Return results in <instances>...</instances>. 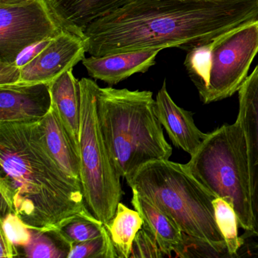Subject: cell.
Wrapping results in <instances>:
<instances>
[{
    "label": "cell",
    "mask_w": 258,
    "mask_h": 258,
    "mask_svg": "<svg viewBox=\"0 0 258 258\" xmlns=\"http://www.w3.org/2000/svg\"><path fill=\"white\" fill-rule=\"evenodd\" d=\"M160 50L137 51L92 56L82 61L89 75L110 85L118 84L137 73H145L155 64Z\"/></svg>",
    "instance_id": "4fadbf2b"
},
{
    "label": "cell",
    "mask_w": 258,
    "mask_h": 258,
    "mask_svg": "<svg viewBox=\"0 0 258 258\" xmlns=\"http://www.w3.org/2000/svg\"><path fill=\"white\" fill-rule=\"evenodd\" d=\"M51 230L70 246L102 236L107 232L105 225L92 214L75 216Z\"/></svg>",
    "instance_id": "d6986e66"
},
{
    "label": "cell",
    "mask_w": 258,
    "mask_h": 258,
    "mask_svg": "<svg viewBox=\"0 0 258 258\" xmlns=\"http://www.w3.org/2000/svg\"><path fill=\"white\" fill-rule=\"evenodd\" d=\"M216 221L221 232L229 254L238 257V250L244 244V239L238 235V220L233 208L221 198H217L213 202Z\"/></svg>",
    "instance_id": "7402d4cb"
},
{
    "label": "cell",
    "mask_w": 258,
    "mask_h": 258,
    "mask_svg": "<svg viewBox=\"0 0 258 258\" xmlns=\"http://www.w3.org/2000/svg\"><path fill=\"white\" fill-rule=\"evenodd\" d=\"M134 0H47L51 10L66 31L83 38L89 25Z\"/></svg>",
    "instance_id": "5bb4252c"
},
{
    "label": "cell",
    "mask_w": 258,
    "mask_h": 258,
    "mask_svg": "<svg viewBox=\"0 0 258 258\" xmlns=\"http://www.w3.org/2000/svg\"><path fill=\"white\" fill-rule=\"evenodd\" d=\"M185 170L211 195L230 204L242 238L252 232L247 143L244 131L235 120L208 134L187 164Z\"/></svg>",
    "instance_id": "5b68a950"
},
{
    "label": "cell",
    "mask_w": 258,
    "mask_h": 258,
    "mask_svg": "<svg viewBox=\"0 0 258 258\" xmlns=\"http://www.w3.org/2000/svg\"><path fill=\"white\" fill-rule=\"evenodd\" d=\"M52 105L49 84L0 87V123L39 121Z\"/></svg>",
    "instance_id": "8fae6325"
},
{
    "label": "cell",
    "mask_w": 258,
    "mask_h": 258,
    "mask_svg": "<svg viewBox=\"0 0 258 258\" xmlns=\"http://www.w3.org/2000/svg\"><path fill=\"white\" fill-rule=\"evenodd\" d=\"M214 41V40H213ZM213 41L187 51L184 66L200 98L208 89L212 66Z\"/></svg>",
    "instance_id": "44dd1931"
},
{
    "label": "cell",
    "mask_w": 258,
    "mask_h": 258,
    "mask_svg": "<svg viewBox=\"0 0 258 258\" xmlns=\"http://www.w3.org/2000/svg\"><path fill=\"white\" fill-rule=\"evenodd\" d=\"M20 78L21 69L16 63L0 62V87L16 85Z\"/></svg>",
    "instance_id": "4316f807"
},
{
    "label": "cell",
    "mask_w": 258,
    "mask_h": 258,
    "mask_svg": "<svg viewBox=\"0 0 258 258\" xmlns=\"http://www.w3.org/2000/svg\"><path fill=\"white\" fill-rule=\"evenodd\" d=\"M29 1L31 0H0V7H13Z\"/></svg>",
    "instance_id": "4dcf8cb0"
},
{
    "label": "cell",
    "mask_w": 258,
    "mask_h": 258,
    "mask_svg": "<svg viewBox=\"0 0 258 258\" xmlns=\"http://www.w3.org/2000/svg\"><path fill=\"white\" fill-rule=\"evenodd\" d=\"M81 89L80 180L87 209L103 224L115 215L123 196L120 176L116 170L104 140L97 111L99 87L82 78Z\"/></svg>",
    "instance_id": "8992f818"
},
{
    "label": "cell",
    "mask_w": 258,
    "mask_h": 258,
    "mask_svg": "<svg viewBox=\"0 0 258 258\" xmlns=\"http://www.w3.org/2000/svg\"><path fill=\"white\" fill-rule=\"evenodd\" d=\"M164 254L149 228L143 224L134 238L131 258H161Z\"/></svg>",
    "instance_id": "484cf974"
},
{
    "label": "cell",
    "mask_w": 258,
    "mask_h": 258,
    "mask_svg": "<svg viewBox=\"0 0 258 258\" xmlns=\"http://www.w3.org/2000/svg\"><path fill=\"white\" fill-rule=\"evenodd\" d=\"M0 194L1 217L15 213L30 229L51 230L75 216L92 214L81 180L51 156L37 121L0 123Z\"/></svg>",
    "instance_id": "7a4b0ae2"
},
{
    "label": "cell",
    "mask_w": 258,
    "mask_h": 258,
    "mask_svg": "<svg viewBox=\"0 0 258 258\" xmlns=\"http://www.w3.org/2000/svg\"><path fill=\"white\" fill-rule=\"evenodd\" d=\"M64 31L47 0L0 7V62H14L31 46Z\"/></svg>",
    "instance_id": "ba28073f"
},
{
    "label": "cell",
    "mask_w": 258,
    "mask_h": 258,
    "mask_svg": "<svg viewBox=\"0 0 258 258\" xmlns=\"http://www.w3.org/2000/svg\"><path fill=\"white\" fill-rule=\"evenodd\" d=\"M258 53V19L213 41L212 66L203 103L223 100L238 91Z\"/></svg>",
    "instance_id": "52a82bcc"
},
{
    "label": "cell",
    "mask_w": 258,
    "mask_h": 258,
    "mask_svg": "<svg viewBox=\"0 0 258 258\" xmlns=\"http://www.w3.org/2000/svg\"><path fill=\"white\" fill-rule=\"evenodd\" d=\"M0 236V258H13L20 256L17 246L10 241L2 231Z\"/></svg>",
    "instance_id": "f1b7e54d"
},
{
    "label": "cell",
    "mask_w": 258,
    "mask_h": 258,
    "mask_svg": "<svg viewBox=\"0 0 258 258\" xmlns=\"http://www.w3.org/2000/svg\"><path fill=\"white\" fill-rule=\"evenodd\" d=\"M108 231L102 236L71 244L68 258H115Z\"/></svg>",
    "instance_id": "603a6c76"
},
{
    "label": "cell",
    "mask_w": 258,
    "mask_h": 258,
    "mask_svg": "<svg viewBox=\"0 0 258 258\" xmlns=\"http://www.w3.org/2000/svg\"><path fill=\"white\" fill-rule=\"evenodd\" d=\"M242 22L238 0H134L83 31L86 52L104 56L211 43Z\"/></svg>",
    "instance_id": "6da1fadb"
},
{
    "label": "cell",
    "mask_w": 258,
    "mask_h": 258,
    "mask_svg": "<svg viewBox=\"0 0 258 258\" xmlns=\"http://www.w3.org/2000/svg\"><path fill=\"white\" fill-rule=\"evenodd\" d=\"M238 93L236 120L244 131L247 143L252 214L250 238L258 237V64L246 78Z\"/></svg>",
    "instance_id": "30bf717a"
},
{
    "label": "cell",
    "mask_w": 258,
    "mask_h": 258,
    "mask_svg": "<svg viewBox=\"0 0 258 258\" xmlns=\"http://www.w3.org/2000/svg\"><path fill=\"white\" fill-rule=\"evenodd\" d=\"M132 191L131 203L143 218V224L153 234L161 251L167 256H171L172 252L177 254L183 241V232L158 207L135 190Z\"/></svg>",
    "instance_id": "e0dca14e"
},
{
    "label": "cell",
    "mask_w": 258,
    "mask_h": 258,
    "mask_svg": "<svg viewBox=\"0 0 258 258\" xmlns=\"http://www.w3.org/2000/svg\"><path fill=\"white\" fill-rule=\"evenodd\" d=\"M239 252H242V253H240L238 255V257L239 256H252V257L257 256L258 257V243L247 245L246 249L241 247L238 250V253ZM237 256H238V254H237Z\"/></svg>",
    "instance_id": "f546056e"
},
{
    "label": "cell",
    "mask_w": 258,
    "mask_h": 258,
    "mask_svg": "<svg viewBox=\"0 0 258 258\" xmlns=\"http://www.w3.org/2000/svg\"><path fill=\"white\" fill-rule=\"evenodd\" d=\"M178 257H232L206 240L183 233V241Z\"/></svg>",
    "instance_id": "cb8c5ba5"
},
{
    "label": "cell",
    "mask_w": 258,
    "mask_h": 258,
    "mask_svg": "<svg viewBox=\"0 0 258 258\" xmlns=\"http://www.w3.org/2000/svg\"><path fill=\"white\" fill-rule=\"evenodd\" d=\"M126 180L131 189L165 213L183 233L206 240L229 254L216 221L213 202L217 198L183 164L169 160L152 161Z\"/></svg>",
    "instance_id": "277c9868"
},
{
    "label": "cell",
    "mask_w": 258,
    "mask_h": 258,
    "mask_svg": "<svg viewBox=\"0 0 258 258\" xmlns=\"http://www.w3.org/2000/svg\"><path fill=\"white\" fill-rule=\"evenodd\" d=\"M155 112L173 144L191 156L208 136L195 124L191 112L173 102L167 92L165 81L155 99Z\"/></svg>",
    "instance_id": "7c38bea8"
},
{
    "label": "cell",
    "mask_w": 258,
    "mask_h": 258,
    "mask_svg": "<svg viewBox=\"0 0 258 258\" xmlns=\"http://www.w3.org/2000/svg\"><path fill=\"white\" fill-rule=\"evenodd\" d=\"M1 231L17 247H25L31 240V229L15 213L1 217Z\"/></svg>",
    "instance_id": "d4e9b609"
},
{
    "label": "cell",
    "mask_w": 258,
    "mask_h": 258,
    "mask_svg": "<svg viewBox=\"0 0 258 258\" xmlns=\"http://www.w3.org/2000/svg\"><path fill=\"white\" fill-rule=\"evenodd\" d=\"M72 71L73 69L64 72L51 83L49 87L52 105L55 107L61 123L80 152L81 89L79 81L74 76Z\"/></svg>",
    "instance_id": "2e32d148"
},
{
    "label": "cell",
    "mask_w": 258,
    "mask_h": 258,
    "mask_svg": "<svg viewBox=\"0 0 258 258\" xmlns=\"http://www.w3.org/2000/svg\"><path fill=\"white\" fill-rule=\"evenodd\" d=\"M97 111L105 144L120 177L128 179L144 164L171 156L173 149L157 117L152 92L99 87Z\"/></svg>",
    "instance_id": "3957f363"
},
{
    "label": "cell",
    "mask_w": 258,
    "mask_h": 258,
    "mask_svg": "<svg viewBox=\"0 0 258 258\" xmlns=\"http://www.w3.org/2000/svg\"><path fill=\"white\" fill-rule=\"evenodd\" d=\"M37 126L45 147L60 168L67 174L80 179L79 152L53 105L47 114L37 121Z\"/></svg>",
    "instance_id": "9a60e30c"
},
{
    "label": "cell",
    "mask_w": 258,
    "mask_h": 258,
    "mask_svg": "<svg viewBox=\"0 0 258 258\" xmlns=\"http://www.w3.org/2000/svg\"><path fill=\"white\" fill-rule=\"evenodd\" d=\"M51 40L52 39L44 40V41L41 42V43H38L35 46H31L29 49L25 50L23 53L19 55L16 61H14L16 66L20 69H22L23 66H26L48 46V44L50 43Z\"/></svg>",
    "instance_id": "83f0119b"
},
{
    "label": "cell",
    "mask_w": 258,
    "mask_h": 258,
    "mask_svg": "<svg viewBox=\"0 0 258 258\" xmlns=\"http://www.w3.org/2000/svg\"><path fill=\"white\" fill-rule=\"evenodd\" d=\"M104 225L108 231L117 257H131L134 238L143 225V218L138 211L130 209L120 202L115 215Z\"/></svg>",
    "instance_id": "ac0fdd59"
},
{
    "label": "cell",
    "mask_w": 258,
    "mask_h": 258,
    "mask_svg": "<svg viewBox=\"0 0 258 258\" xmlns=\"http://www.w3.org/2000/svg\"><path fill=\"white\" fill-rule=\"evenodd\" d=\"M86 52L84 39L64 31L52 39L37 57L21 69L20 81L16 85L50 84L82 61Z\"/></svg>",
    "instance_id": "9c48e42d"
},
{
    "label": "cell",
    "mask_w": 258,
    "mask_h": 258,
    "mask_svg": "<svg viewBox=\"0 0 258 258\" xmlns=\"http://www.w3.org/2000/svg\"><path fill=\"white\" fill-rule=\"evenodd\" d=\"M71 246L54 231L31 229V240L23 247L30 258H68Z\"/></svg>",
    "instance_id": "ffe728a7"
}]
</instances>
